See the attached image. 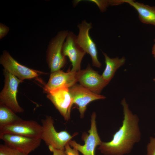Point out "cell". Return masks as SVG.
I'll use <instances>...</instances> for the list:
<instances>
[{"label": "cell", "instance_id": "obj_4", "mask_svg": "<svg viewBox=\"0 0 155 155\" xmlns=\"http://www.w3.org/2000/svg\"><path fill=\"white\" fill-rule=\"evenodd\" d=\"M3 74L4 85L0 94V104L7 106L15 113H23L24 110L18 104L16 97L18 85L22 81L4 69Z\"/></svg>", "mask_w": 155, "mask_h": 155}, {"label": "cell", "instance_id": "obj_6", "mask_svg": "<svg viewBox=\"0 0 155 155\" xmlns=\"http://www.w3.org/2000/svg\"><path fill=\"white\" fill-rule=\"evenodd\" d=\"M77 27L79 33L76 37L77 43L84 51L90 55L93 66L100 68L101 64L98 58L96 45L89 34L90 30L92 28V23H88L84 20L78 25Z\"/></svg>", "mask_w": 155, "mask_h": 155}, {"label": "cell", "instance_id": "obj_9", "mask_svg": "<svg viewBox=\"0 0 155 155\" xmlns=\"http://www.w3.org/2000/svg\"><path fill=\"white\" fill-rule=\"evenodd\" d=\"M77 82L82 86L98 94H100L102 89L108 84L102 75L92 69L89 64L85 69L77 72Z\"/></svg>", "mask_w": 155, "mask_h": 155}, {"label": "cell", "instance_id": "obj_8", "mask_svg": "<svg viewBox=\"0 0 155 155\" xmlns=\"http://www.w3.org/2000/svg\"><path fill=\"white\" fill-rule=\"evenodd\" d=\"M0 138L7 146L27 155L37 148L40 146L42 140L40 138L9 133H0Z\"/></svg>", "mask_w": 155, "mask_h": 155}, {"label": "cell", "instance_id": "obj_22", "mask_svg": "<svg viewBox=\"0 0 155 155\" xmlns=\"http://www.w3.org/2000/svg\"><path fill=\"white\" fill-rule=\"evenodd\" d=\"M9 30V27L2 23L0 24V39L4 37L8 33Z\"/></svg>", "mask_w": 155, "mask_h": 155}, {"label": "cell", "instance_id": "obj_10", "mask_svg": "<svg viewBox=\"0 0 155 155\" xmlns=\"http://www.w3.org/2000/svg\"><path fill=\"white\" fill-rule=\"evenodd\" d=\"M76 37L73 32L69 31L62 48L63 55L67 56L71 63L72 68L70 71L74 72L81 70V63L86 53L77 43Z\"/></svg>", "mask_w": 155, "mask_h": 155}, {"label": "cell", "instance_id": "obj_2", "mask_svg": "<svg viewBox=\"0 0 155 155\" xmlns=\"http://www.w3.org/2000/svg\"><path fill=\"white\" fill-rule=\"evenodd\" d=\"M41 139L48 147L51 146L58 150H65V146L73 136L65 131L57 132L53 125L54 120L50 116H46L45 119L41 120Z\"/></svg>", "mask_w": 155, "mask_h": 155}, {"label": "cell", "instance_id": "obj_15", "mask_svg": "<svg viewBox=\"0 0 155 155\" xmlns=\"http://www.w3.org/2000/svg\"><path fill=\"white\" fill-rule=\"evenodd\" d=\"M137 11L140 21L142 23L155 26V6H151L132 0H121Z\"/></svg>", "mask_w": 155, "mask_h": 155}, {"label": "cell", "instance_id": "obj_25", "mask_svg": "<svg viewBox=\"0 0 155 155\" xmlns=\"http://www.w3.org/2000/svg\"><path fill=\"white\" fill-rule=\"evenodd\" d=\"M154 80L155 82V78L154 79Z\"/></svg>", "mask_w": 155, "mask_h": 155}, {"label": "cell", "instance_id": "obj_14", "mask_svg": "<svg viewBox=\"0 0 155 155\" xmlns=\"http://www.w3.org/2000/svg\"><path fill=\"white\" fill-rule=\"evenodd\" d=\"M77 73L70 71L65 72L60 70L51 73L49 80L44 86L45 91L47 93L61 88H70L77 82Z\"/></svg>", "mask_w": 155, "mask_h": 155}, {"label": "cell", "instance_id": "obj_3", "mask_svg": "<svg viewBox=\"0 0 155 155\" xmlns=\"http://www.w3.org/2000/svg\"><path fill=\"white\" fill-rule=\"evenodd\" d=\"M69 32L59 31L50 41L46 51V61L51 73L60 70L66 63V57L62 53V48Z\"/></svg>", "mask_w": 155, "mask_h": 155}, {"label": "cell", "instance_id": "obj_24", "mask_svg": "<svg viewBox=\"0 0 155 155\" xmlns=\"http://www.w3.org/2000/svg\"><path fill=\"white\" fill-rule=\"evenodd\" d=\"M155 43L153 45L152 49V54L155 60V39L154 40Z\"/></svg>", "mask_w": 155, "mask_h": 155}, {"label": "cell", "instance_id": "obj_20", "mask_svg": "<svg viewBox=\"0 0 155 155\" xmlns=\"http://www.w3.org/2000/svg\"><path fill=\"white\" fill-rule=\"evenodd\" d=\"M146 148V155H155V137H150Z\"/></svg>", "mask_w": 155, "mask_h": 155}, {"label": "cell", "instance_id": "obj_5", "mask_svg": "<svg viewBox=\"0 0 155 155\" xmlns=\"http://www.w3.org/2000/svg\"><path fill=\"white\" fill-rule=\"evenodd\" d=\"M96 114L93 112L91 115V126L88 131L89 134L83 133L82 140L85 144L81 145L75 140H70L69 144L70 146L81 152L83 155H95L96 147L100 146L102 142L98 134L96 122Z\"/></svg>", "mask_w": 155, "mask_h": 155}, {"label": "cell", "instance_id": "obj_12", "mask_svg": "<svg viewBox=\"0 0 155 155\" xmlns=\"http://www.w3.org/2000/svg\"><path fill=\"white\" fill-rule=\"evenodd\" d=\"M69 90L72 98V104H75L78 106L81 118L84 117L89 103L92 101L106 98L103 95L91 92L80 84H75L69 88Z\"/></svg>", "mask_w": 155, "mask_h": 155}, {"label": "cell", "instance_id": "obj_19", "mask_svg": "<svg viewBox=\"0 0 155 155\" xmlns=\"http://www.w3.org/2000/svg\"><path fill=\"white\" fill-rule=\"evenodd\" d=\"M88 1L94 3L96 4L100 11L102 12L105 11L106 10L107 8L110 5L114 6V2L113 0H90Z\"/></svg>", "mask_w": 155, "mask_h": 155}, {"label": "cell", "instance_id": "obj_21", "mask_svg": "<svg viewBox=\"0 0 155 155\" xmlns=\"http://www.w3.org/2000/svg\"><path fill=\"white\" fill-rule=\"evenodd\" d=\"M69 143L65 146V150L67 155H79L78 151L75 148H72Z\"/></svg>", "mask_w": 155, "mask_h": 155}, {"label": "cell", "instance_id": "obj_7", "mask_svg": "<svg viewBox=\"0 0 155 155\" xmlns=\"http://www.w3.org/2000/svg\"><path fill=\"white\" fill-rule=\"evenodd\" d=\"M42 127L36 121L23 119L13 124L0 127V133H9L40 138Z\"/></svg>", "mask_w": 155, "mask_h": 155}, {"label": "cell", "instance_id": "obj_11", "mask_svg": "<svg viewBox=\"0 0 155 155\" xmlns=\"http://www.w3.org/2000/svg\"><path fill=\"white\" fill-rule=\"evenodd\" d=\"M0 63L4 69L15 76L22 82L38 76V71L29 68L18 63L6 51H4L0 58Z\"/></svg>", "mask_w": 155, "mask_h": 155}, {"label": "cell", "instance_id": "obj_16", "mask_svg": "<svg viewBox=\"0 0 155 155\" xmlns=\"http://www.w3.org/2000/svg\"><path fill=\"white\" fill-rule=\"evenodd\" d=\"M102 53L104 57L106 67L102 75L104 79L109 83L117 70L124 64L126 59L124 57L111 58L105 53L103 52Z\"/></svg>", "mask_w": 155, "mask_h": 155}, {"label": "cell", "instance_id": "obj_13", "mask_svg": "<svg viewBox=\"0 0 155 155\" xmlns=\"http://www.w3.org/2000/svg\"><path fill=\"white\" fill-rule=\"evenodd\" d=\"M47 97L66 121L70 118L72 98L69 88L63 87L47 93Z\"/></svg>", "mask_w": 155, "mask_h": 155}, {"label": "cell", "instance_id": "obj_18", "mask_svg": "<svg viewBox=\"0 0 155 155\" xmlns=\"http://www.w3.org/2000/svg\"><path fill=\"white\" fill-rule=\"evenodd\" d=\"M0 155H27L18 150L9 147L5 144H1Z\"/></svg>", "mask_w": 155, "mask_h": 155}, {"label": "cell", "instance_id": "obj_1", "mask_svg": "<svg viewBox=\"0 0 155 155\" xmlns=\"http://www.w3.org/2000/svg\"><path fill=\"white\" fill-rule=\"evenodd\" d=\"M123 119L122 126L113 135L112 140L102 142L98 150L104 155H124L130 153L134 144L140 140L139 119L130 110L125 99L121 101Z\"/></svg>", "mask_w": 155, "mask_h": 155}, {"label": "cell", "instance_id": "obj_17", "mask_svg": "<svg viewBox=\"0 0 155 155\" xmlns=\"http://www.w3.org/2000/svg\"><path fill=\"white\" fill-rule=\"evenodd\" d=\"M22 119L10 108L0 104V127L13 124Z\"/></svg>", "mask_w": 155, "mask_h": 155}, {"label": "cell", "instance_id": "obj_23", "mask_svg": "<svg viewBox=\"0 0 155 155\" xmlns=\"http://www.w3.org/2000/svg\"><path fill=\"white\" fill-rule=\"evenodd\" d=\"M48 147L50 151L53 152V155H67L65 150L57 149L51 146H49Z\"/></svg>", "mask_w": 155, "mask_h": 155}]
</instances>
